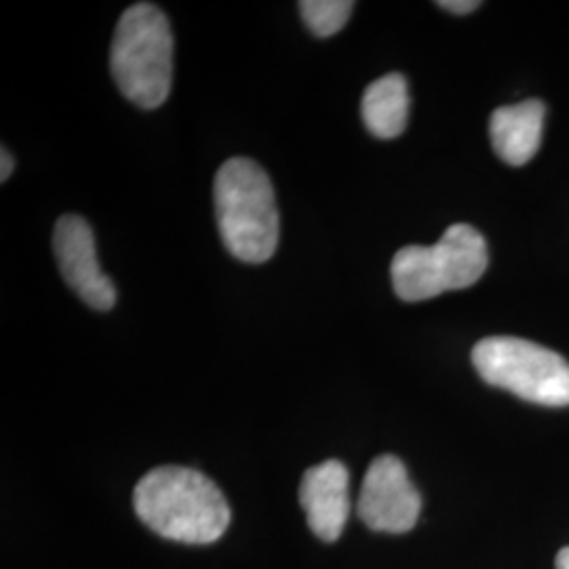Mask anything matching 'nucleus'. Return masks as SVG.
Instances as JSON below:
<instances>
[{
	"instance_id": "nucleus-3",
	"label": "nucleus",
	"mask_w": 569,
	"mask_h": 569,
	"mask_svg": "<svg viewBox=\"0 0 569 569\" xmlns=\"http://www.w3.org/2000/svg\"><path fill=\"white\" fill-rule=\"evenodd\" d=\"M110 70L129 102L154 110L169 98L173 81V34L152 2L129 7L117 23Z\"/></svg>"
},
{
	"instance_id": "nucleus-10",
	"label": "nucleus",
	"mask_w": 569,
	"mask_h": 569,
	"mask_svg": "<svg viewBox=\"0 0 569 569\" xmlns=\"http://www.w3.org/2000/svg\"><path fill=\"white\" fill-rule=\"evenodd\" d=\"M361 117L371 136L395 140L406 131L409 119V87L403 74H387L371 82L363 93Z\"/></svg>"
},
{
	"instance_id": "nucleus-2",
	"label": "nucleus",
	"mask_w": 569,
	"mask_h": 569,
	"mask_svg": "<svg viewBox=\"0 0 569 569\" xmlns=\"http://www.w3.org/2000/svg\"><path fill=\"white\" fill-rule=\"evenodd\" d=\"M216 220L224 247L241 262H268L279 244V209L264 169L251 159L226 161L213 182Z\"/></svg>"
},
{
	"instance_id": "nucleus-7",
	"label": "nucleus",
	"mask_w": 569,
	"mask_h": 569,
	"mask_svg": "<svg viewBox=\"0 0 569 569\" xmlns=\"http://www.w3.org/2000/svg\"><path fill=\"white\" fill-rule=\"evenodd\" d=\"M53 251L61 277L82 302L96 310H110L117 305V289L103 274L96 237L81 216H61L53 230Z\"/></svg>"
},
{
	"instance_id": "nucleus-1",
	"label": "nucleus",
	"mask_w": 569,
	"mask_h": 569,
	"mask_svg": "<svg viewBox=\"0 0 569 569\" xmlns=\"http://www.w3.org/2000/svg\"><path fill=\"white\" fill-rule=\"evenodd\" d=\"M133 509L143 526L182 545H211L230 526L222 489L201 470L157 467L133 489Z\"/></svg>"
},
{
	"instance_id": "nucleus-14",
	"label": "nucleus",
	"mask_w": 569,
	"mask_h": 569,
	"mask_svg": "<svg viewBox=\"0 0 569 569\" xmlns=\"http://www.w3.org/2000/svg\"><path fill=\"white\" fill-rule=\"evenodd\" d=\"M555 566H557V569H569V547L559 550Z\"/></svg>"
},
{
	"instance_id": "nucleus-12",
	"label": "nucleus",
	"mask_w": 569,
	"mask_h": 569,
	"mask_svg": "<svg viewBox=\"0 0 569 569\" xmlns=\"http://www.w3.org/2000/svg\"><path fill=\"white\" fill-rule=\"evenodd\" d=\"M441 9H446L449 13H456V16H467L472 13L475 9H479L481 2L477 0H443V2H437Z\"/></svg>"
},
{
	"instance_id": "nucleus-13",
	"label": "nucleus",
	"mask_w": 569,
	"mask_h": 569,
	"mask_svg": "<svg viewBox=\"0 0 569 569\" xmlns=\"http://www.w3.org/2000/svg\"><path fill=\"white\" fill-rule=\"evenodd\" d=\"M2 171H0V182H7L9 178H11V173H13V157L9 154V150L7 148H2Z\"/></svg>"
},
{
	"instance_id": "nucleus-5",
	"label": "nucleus",
	"mask_w": 569,
	"mask_h": 569,
	"mask_svg": "<svg viewBox=\"0 0 569 569\" xmlns=\"http://www.w3.org/2000/svg\"><path fill=\"white\" fill-rule=\"evenodd\" d=\"M470 357L489 387L505 388L536 406H569V363L550 348L493 336L477 342Z\"/></svg>"
},
{
	"instance_id": "nucleus-8",
	"label": "nucleus",
	"mask_w": 569,
	"mask_h": 569,
	"mask_svg": "<svg viewBox=\"0 0 569 569\" xmlns=\"http://www.w3.org/2000/svg\"><path fill=\"white\" fill-rule=\"evenodd\" d=\"M300 505L312 533L323 542H336L345 531L350 512L345 465L340 460H326L308 468L300 483Z\"/></svg>"
},
{
	"instance_id": "nucleus-4",
	"label": "nucleus",
	"mask_w": 569,
	"mask_h": 569,
	"mask_svg": "<svg viewBox=\"0 0 569 569\" xmlns=\"http://www.w3.org/2000/svg\"><path fill=\"white\" fill-rule=\"evenodd\" d=\"M488 244L483 234L468 224L449 226L430 247L407 244L390 266L392 287L406 302H425L446 291L467 289L488 270Z\"/></svg>"
},
{
	"instance_id": "nucleus-6",
	"label": "nucleus",
	"mask_w": 569,
	"mask_h": 569,
	"mask_svg": "<svg viewBox=\"0 0 569 569\" xmlns=\"http://www.w3.org/2000/svg\"><path fill=\"white\" fill-rule=\"evenodd\" d=\"M422 498L397 456H380L367 468L357 512L367 528L406 533L416 528Z\"/></svg>"
},
{
	"instance_id": "nucleus-11",
	"label": "nucleus",
	"mask_w": 569,
	"mask_h": 569,
	"mask_svg": "<svg viewBox=\"0 0 569 569\" xmlns=\"http://www.w3.org/2000/svg\"><path fill=\"white\" fill-rule=\"evenodd\" d=\"M308 30L321 39L333 37L346 26L355 2L350 0H302L298 2Z\"/></svg>"
},
{
	"instance_id": "nucleus-9",
	"label": "nucleus",
	"mask_w": 569,
	"mask_h": 569,
	"mask_svg": "<svg viewBox=\"0 0 569 569\" xmlns=\"http://www.w3.org/2000/svg\"><path fill=\"white\" fill-rule=\"evenodd\" d=\"M547 108L540 100L505 106L489 119V138L496 154L512 167L528 163L542 142Z\"/></svg>"
}]
</instances>
